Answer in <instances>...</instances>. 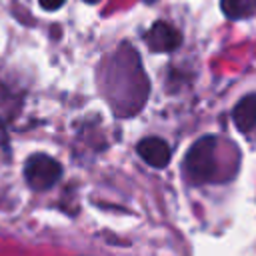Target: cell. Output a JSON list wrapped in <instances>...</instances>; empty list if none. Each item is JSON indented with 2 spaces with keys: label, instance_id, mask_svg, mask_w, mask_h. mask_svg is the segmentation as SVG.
Wrapping results in <instances>:
<instances>
[{
  "label": "cell",
  "instance_id": "6da1fadb",
  "mask_svg": "<svg viewBox=\"0 0 256 256\" xmlns=\"http://www.w3.org/2000/svg\"><path fill=\"white\" fill-rule=\"evenodd\" d=\"M216 136H202L186 152L184 174L192 184L212 180L216 172Z\"/></svg>",
  "mask_w": 256,
  "mask_h": 256
},
{
  "label": "cell",
  "instance_id": "7a4b0ae2",
  "mask_svg": "<svg viewBox=\"0 0 256 256\" xmlns=\"http://www.w3.org/2000/svg\"><path fill=\"white\" fill-rule=\"evenodd\" d=\"M62 176V166L56 158L48 154H32L24 166V178L34 190L52 188Z\"/></svg>",
  "mask_w": 256,
  "mask_h": 256
},
{
  "label": "cell",
  "instance_id": "3957f363",
  "mask_svg": "<svg viewBox=\"0 0 256 256\" xmlns=\"http://www.w3.org/2000/svg\"><path fill=\"white\" fill-rule=\"evenodd\" d=\"M144 40H146V44L152 52H172L182 44V34H180L178 28L170 26L168 22L158 20L146 32Z\"/></svg>",
  "mask_w": 256,
  "mask_h": 256
},
{
  "label": "cell",
  "instance_id": "277c9868",
  "mask_svg": "<svg viewBox=\"0 0 256 256\" xmlns=\"http://www.w3.org/2000/svg\"><path fill=\"white\" fill-rule=\"evenodd\" d=\"M136 152L140 154V158H142L146 164H150V166H154V168H164V166H168L170 156H172L170 146L166 144V140H162V138H158V136L142 138V140L138 142V146H136Z\"/></svg>",
  "mask_w": 256,
  "mask_h": 256
},
{
  "label": "cell",
  "instance_id": "5b68a950",
  "mask_svg": "<svg viewBox=\"0 0 256 256\" xmlns=\"http://www.w3.org/2000/svg\"><path fill=\"white\" fill-rule=\"evenodd\" d=\"M232 120L240 132H250L256 126V94L244 96L232 110Z\"/></svg>",
  "mask_w": 256,
  "mask_h": 256
},
{
  "label": "cell",
  "instance_id": "8992f818",
  "mask_svg": "<svg viewBox=\"0 0 256 256\" xmlns=\"http://www.w3.org/2000/svg\"><path fill=\"white\" fill-rule=\"evenodd\" d=\"M220 8L230 20H242L256 14V0H220Z\"/></svg>",
  "mask_w": 256,
  "mask_h": 256
},
{
  "label": "cell",
  "instance_id": "52a82bcc",
  "mask_svg": "<svg viewBox=\"0 0 256 256\" xmlns=\"http://www.w3.org/2000/svg\"><path fill=\"white\" fill-rule=\"evenodd\" d=\"M38 2H40V6H42L44 10H50V12H52V10H58L66 0H38Z\"/></svg>",
  "mask_w": 256,
  "mask_h": 256
},
{
  "label": "cell",
  "instance_id": "ba28073f",
  "mask_svg": "<svg viewBox=\"0 0 256 256\" xmlns=\"http://www.w3.org/2000/svg\"><path fill=\"white\" fill-rule=\"evenodd\" d=\"M84 2H88V4H96V2H100V0H84Z\"/></svg>",
  "mask_w": 256,
  "mask_h": 256
},
{
  "label": "cell",
  "instance_id": "9c48e42d",
  "mask_svg": "<svg viewBox=\"0 0 256 256\" xmlns=\"http://www.w3.org/2000/svg\"><path fill=\"white\" fill-rule=\"evenodd\" d=\"M144 2H148V4H150V2H156V0H144Z\"/></svg>",
  "mask_w": 256,
  "mask_h": 256
}]
</instances>
